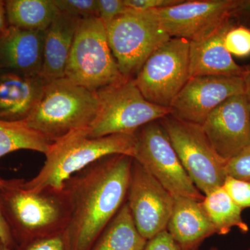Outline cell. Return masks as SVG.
I'll list each match as a JSON object with an SVG mask.
<instances>
[{"label":"cell","mask_w":250,"mask_h":250,"mask_svg":"<svg viewBox=\"0 0 250 250\" xmlns=\"http://www.w3.org/2000/svg\"><path fill=\"white\" fill-rule=\"evenodd\" d=\"M224 44L231 56L248 57L250 55V29L235 22L225 34Z\"/></svg>","instance_id":"cell-24"},{"label":"cell","mask_w":250,"mask_h":250,"mask_svg":"<svg viewBox=\"0 0 250 250\" xmlns=\"http://www.w3.org/2000/svg\"><path fill=\"white\" fill-rule=\"evenodd\" d=\"M133 157L102 158L63 184L70 218L67 232L71 250H90L126 202Z\"/></svg>","instance_id":"cell-1"},{"label":"cell","mask_w":250,"mask_h":250,"mask_svg":"<svg viewBox=\"0 0 250 250\" xmlns=\"http://www.w3.org/2000/svg\"><path fill=\"white\" fill-rule=\"evenodd\" d=\"M9 27L5 1L0 0V38L2 36Z\"/></svg>","instance_id":"cell-34"},{"label":"cell","mask_w":250,"mask_h":250,"mask_svg":"<svg viewBox=\"0 0 250 250\" xmlns=\"http://www.w3.org/2000/svg\"><path fill=\"white\" fill-rule=\"evenodd\" d=\"M46 81L0 69V120L25 121L39 101Z\"/></svg>","instance_id":"cell-18"},{"label":"cell","mask_w":250,"mask_h":250,"mask_svg":"<svg viewBox=\"0 0 250 250\" xmlns=\"http://www.w3.org/2000/svg\"><path fill=\"white\" fill-rule=\"evenodd\" d=\"M190 42L171 38L143 64L134 80L149 103L170 108L189 79Z\"/></svg>","instance_id":"cell-8"},{"label":"cell","mask_w":250,"mask_h":250,"mask_svg":"<svg viewBox=\"0 0 250 250\" xmlns=\"http://www.w3.org/2000/svg\"><path fill=\"white\" fill-rule=\"evenodd\" d=\"M80 18L59 12L44 31L41 76L47 82L65 77V67Z\"/></svg>","instance_id":"cell-19"},{"label":"cell","mask_w":250,"mask_h":250,"mask_svg":"<svg viewBox=\"0 0 250 250\" xmlns=\"http://www.w3.org/2000/svg\"><path fill=\"white\" fill-rule=\"evenodd\" d=\"M245 68L248 71H250V64L248 65H244Z\"/></svg>","instance_id":"cell-37"},{"label":"cell","mask_w":250,"mask_h":250,"mask_svg":"<svg viewBox=\"0 0 250 250\" xmlns=\"http://www.w3.org/2000/svg\"><path fill=\"white\" fill-rule=\"evenodd\" d=\"M128 11L124 0H98V18L104 25Z\"/></svg>","instance_id":"cell-29"},{"label":"cell","mask_w":250,"mask_h":250,"mask_svg":"<svg viewBox=\"0 0 250 250\" xmlns=\"http://www.w3.org/2000/svg\"><path fill=\"white\" fill-rule=\"evenodd\" d=\"M104 26L112 54L126 78L134 79L149 56L171 39L146 11L129 9Z\"/></svg>","instance_id":"cell-10"},{"label":"cell","mask_w":250,"mask_h":250,"mask_svg":"<svg viewBox=\"0 0 250 250\" xmlns=\"http://www.w3.org/2000/svg\"><path fill=\"white\" fill-rule=\"evenodd\" d=\"M246 74L243 77L245 85L244 94L248 100L250 111V71H248L246 69Z\"/></svg>","instance_id":"cell-35"},{"label":"cell","mask_w":250,"mask_h":250,"mask_svg":"<svg viewBox=\"0 0 250 250\" xmlns=\"http://www.w3.org/2000/svg\"><path fill=\"white\" fill-rule=\"evenodd\" d=\"M239 0H184L164 9L146 11L170 38L200 40L231 19Z\"/></svg>","instance_id":"cell-11"},{"label":"cell","mask_w":250,"mask_h":250,"mask_svg":"<svg viewBox=\"0 0 250 250\" xmlns=\"http://www.w3.org/2000/svg\"><path fill=\"white\" fill-rule=\"evenodd\" d=\"M250 250V249H249V250Z\"/></svg>","instance_id":"cell-39"},{"label":"cell","mask_w":250,"mask_h":250,"mask_svg":"<svg viewBox=\"0 0 250 250\" xmlns=\"http://www.w3.org/2000/svg\"><path fill=\"white\" fill-rule=\"evenodd\" d=\"M202 205L217 234H228L233 228H238L243 233L249 231L248 224L242 218L243 209L233 201L223 187L205 195Z\"/></svg>","instance_id":"cell-22"},{"label":"cell","mask_w":250,"mask_h":250,"mask_svg":"<svg viewBox=\"0 0 250 250\" xmlns=\"http://www.w3.org/2000/svg\"><path fill=\"white\" fill-rule=\"evenodd\" d=\"M231 18L238 25L250 29V0H239Z\"/></svg>","instance_id":"cell-32"},{"label":"cell","mask_w":250,"mask_h":250,"mask_svg":"<svg viewBox=\"0 0 250 250\" xmlns=\"http://www.w3.org/2000/svg\"><path fill=\"white\" fill-rule=\"evenodd\" d=\"M184 0H124L128 9L136 11H147L164 9L181 4Z\"/></svg>","instance_id":"cell-30"},{"label":"cell","mask_w":250,"mask_h":250,"mask_svg":"<svg viewBox=\"0 0 250 250\" xmlns=\"http://www.w3.org/2000/svg\"><path fill=\"white\" fill-rule=\"evenodd\" d=\"M135 146L134 134L91 138L88 128L76 130L49 145L45 164L35 177L24 181V187L31 190L62 189L73 174L102 158L114 154L134 157Z\"/></svg>","instance_id":"cell-3"},{"label":"cell","mask_w":250,"mask_h":250,"mask_svg":"<svg viewBox=\"0 0 250 250\" xmlns=\"http://www.w3.org/2000/svg\"><path fill=\"white\" fill-rule=\"evenodd\" d=\"M0 250H17L16 247L10 246L0 239Z\"/></svg>","instance_id":"cell-36"},{"label":"cell","mask_w":250,"mask_h":250,"mask_svg":"<svg viewBox=\"0 0 250 250\" xmlns=\"http://www.w3.org/2000/svg\"><path fill=\"white\" fill-rule=\"evenodd\" d=\"M9 26L24 30L45 31L59 14L54 0H6Z\"/></svg>","instance_id":"cell-21"},{"label":"cell","mask_w":250,"mask_h":250,"mask_svg":"<svg viewBox=\"0 0 250 250\" xmlns=\"http://www.w3.org/2000/svg\"><path fill=\"white\" fill-rule=\"evenodd\" d=\"M0 239L4 241L6 244L16 248L8 224L3 215L1 207H0Z\"/></svg>","instance_id":"cell-33"},{"label":"cell","mask_w":250,"mask_h":250,"mask_svg":"<svg viewBox=\"0 0 250 250\" xmlns=\"http://www.w3.org/2000/svg\"><path fill=\"white\" fill-rule=\"evenodd\" d=\"M215 152L228 161L250 145V111L245 94L215 108L202 125Z\"/></svg>","instance_id":"cell-14"},{"label":"cell","mask_w":250,"mask_h":250,"mask_svg":"<svg viewBox=\"0 0 250 250\" xmlns=\"http://www.w3.org/2000/svg\"><path fill=\"white\" fill-rule=\"evenodd\" d=\"M223 187L242 209L250 208V182L227 177Z\"/></svg>","instance_id":"cell-28"},{"label":"cell","mask_w":250,"mask_h":250,"mask_svg":"<svg viewBox=\"0 0 250 250\" xmlns=\"http://www.w3.org/2000/svg\"><path fill=\"white\" fill-rule=\"evenodd\" d=\"M243 77H190L170 106L171 115L202 125L210 113L231 97L244 93Z\"/></svg>","instance_id":"cell-13"},{"label":"cell","mask_w":250,"mask_h":250,"mask_svg":"<svg viewBox=\"0 0 250 250\" xmlns=\"http://www.w3.org/2000/svg\"><path fill=\"white\" fill-rule=\"evenodd\" d=\"M235 24L231 18L210 34L190 42L189 78L202 76L243 77L244 66L237 64L224 44L225 34Z\"/></svg>","instance_id":"cell-15"},{"label":"cell","mask_w":250,"mask_h":250,"mask_svg":"<svg viewBox=\"0 0 250 250\" xmlns=\"http://www.w3.org/2000/svg\"><path fill=\"white\" fill-rule=\"evenodd\" d=\"M54 2L59 12L80 19L98 18V0H54Z\"/></svg>","instance_id":"cell-25"},{"label":"cell","mask_w":250,"mask_h":250,"mask_svg":"<svg viewBox=\"0 0 250 250\" xmlns=\"http://www.w3.org/2000/svg\"><path fill=\"white\" fill-rule=\"evenodd\" d=\"M44 31L9 26L0 38V69L31 77L41 76Z\"/></svg>","instance_id":"cell-16"},{"label":"cell","mask_w":250,"mask_h":250,"mask_svg":"<svg viewBox=\"0 0 250 250\" xmlns=\"http://www.w3.org/2000/svg\"><path fill=\"white\" fill-rule=\"evenodd\" d=\"M147 241L138 231L125 202L90 250H143Z\"/></svg>","instance_id":"cell-20"},{"label":"cell","mask_w":250,"mask_h":250,"mask_svg":"<svg viewBox=\"0 0 250 250\" xmlns=\"http://www.w3.org/2000/svg\"><path fill=\"white\" fill-rule=\"evenodd\" d=\"M98 108L96 91L62 77L45 83L39 101L24 121L52 143L72 131L89 127Z\"/></svg>","instance_id":"cell-4"},{"label":"cell","mask_w":250,"mask_h":250,"mask_svg":"<svg viewBox=\"0 0 250 250\" xmlns=\"http://www.w3.org/2000/svg\"><path fill=\"white\" fill-rule=\"evenodd\" d=\"M65 77L92 91L124 78L108 45L100 18L81 20L65 70Z\"/></svg>","instance_id":"cell-6"},{"label":"cell","mask_w":250,"mask_h":250,"mask_svg":"<svg viewBox=\"0 0 250 250\" xmlns=\"http://www.w3.org/2000/svg\"><path fill=\"white\" fill-rule=\"evenodd\" d=\"M167 232L182 250H199L216 230L202 205L188 197L174 195Z\"/></svg>","instance_id":"cell-17"},{"label":"cell","mask_w":250,"mask_h":250,"mask_svg":"<svg viewBox=\"0 0 250 250\" xmlns=\"http://www.w3.org/2000/svg\"><path fill=\"white\" fill-rule=\"evenodd\" d=\"M50 144L43 136L28 126L24 121L0 120V158L21 149L45 154Z\"/></svg>","instance_id":"cell-23"},{"label":"cell","mask_w":250,"mask_h":250,"mask_svg":"<svg viewBox=\"0 0 250 250\" xmlns=\"http://www.w3.org/2000/svg\"><path fill=\"white\" fill-rule=\"evenodd\" d=\"M24 183L22 179H0V207L16 248L65 231L70 218L63 188L31 190Z\"/></svg>","instance_id":"cell-2"},{"label":"cell","mask_w":250,"mask_h":250,"mask_svg":"<svg viewBox=\"0 0 250 250\" xmlns=\"http://www.w3.org/2000/svg\"><path fill=\"white\" fill-rule=\"evenodd\" d=\"M159 121L197 188L206 195L223 187L228 177L227 161L212 147L202 125L182 121L171 114Z\"/></svg>","instance_id":"cell-7"},{"label":"cell","mask_w":250,"mask_h":250,"mask_svg":"<svg viewBox=\"0 0 250 250\" xmlns=\"http://www.w3.org/2000/svg\"><path fill=\"white\" fill-rule=\"evenodd\" d=\"M143 250H182L167 230L148 240Z\"/></svg>","instance_id":"cell-31"},{"label":"cell","mask_w":250,"mask_h":250,"mask_svg":"<svg viewBox=\"0 0 250 250\" xmlns=\"http://www.w3.org/2000/svg\"><path fill=\"white\" fill-rule=\"evenodd\" d=\"M98 108L88 127L91 138L113 134H134L144 125L171 114L170 108L148 102L135 83L126 78L96 91Z\"/></svg>","instance_id":"cell-5"},{"label":"cell","mask_w":250,"mask_h":250,"mask_svg":"<svg viewBox=\"0 0 250 250\" xmlns=\"http://www.w3.org/2000/svg\"><path fill=\"white\" fill-rule=\"evenodd\" d=\"M134 159L174 195L202 202V193L186 172L160 121H153L134 134Z\"/></svg>","instance_id":"cell-9"},{"label":"cell","mask_w":250,"mask_h":250,"mask_svg":"<svg viewBox=\"0 0 250 250\" xmlns=\"http://www.w3.org/2000/svg\"><path fill=\"white\" fill-rule=\"evenodd\" d=\"M225 170L228 177L250 182V145L227 161Z\"/></svg>","instance_id":"cell-27"},{"label":"cell","mask_w":250,"mask_h":250,"mask_svg":"<svg viewBox=\"0 0 250 250\" xmlns=\"http://www.w3.org/2000/svg\"><path fill=\"white\" fill-rule=\"evenodd\" d=\"M17 250H71L67 230L39 238L16 248Z\"/></svg>","instance_id":"cell-26"},{"label":"cell","mask_w":250,"mask_h":250,"mask_svg":"<svg viewBox=\"0 0 250 250\" xmlns=\"http://www.w3.org/2000/svg\"><path fill=\"white\" fill-rule=\"evenodd\" d=\"M126 202L138 231L147 241L166 230L173 195L134 158Z\"/></svg>","instance_id":"cell-12"},{"label":"cell","mask_w":250,"mask_h":250,"mask_svg":"<svg viewBox=\"0 0 250 250\" xmlns=\"http://www.w3.org/2000/svg\"><path fill=\"white\" fill-rule=\"evenodd\" d=\"M209 250H219L218 248H215V247H212V248H210Z\"/></svg>","instance_id":"cell-38"}]
</instances>
